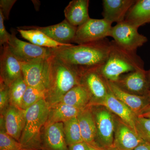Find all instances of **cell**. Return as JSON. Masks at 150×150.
I'll return each instance as SVG.
<instances>
[{"label": "cell", "instance_id": "cell-1", "mask_svg": "<svg viewBox=\"0 0 150 150\" xmlns=\"http://www.w3.org/2000/svg\"><path fill=\"white\" fill-rule=\"evenodd\" d=\"M110 41L106 38L93 43L51 48V53L80 76L100 68L107 60Z\"/></svg>", "mask_w": 150, "mask_h": 150}, {"label": "cell", "instance_id": "cell-2", "mask_svg": "<svg viewBox=\"0 0 150 150\" xmlns=\"http://www.w3.org/2000/svg\"><path fill=\"white\" fill-rule=\"evenodd\" d=\"M48 62L49 78L45 100L51 106L59 103L70 90L81 84V76L53 54Z\"/></svg>", "mask_w": 150, "mask_h": 150}, {"label": "cell", "instance_id": "cell-3", "mask_svg": "<svg viewBox=\"0 0 150 150\" xmlns=\"http://www.w3.org/2000/svg\"><path fill=\"white\" fill-rule=\"evenodd\" d=\"M107 80L115 83L121 75L144 70V63L136 51H127L110 41V53L106 62L98 69Z\"/></svg>", "mask_w": 150, "mask_h": 150}, {"label": "cell", "instance_id": "cell-4", "mask_svg": "<svg viewBox=\"0 0 150 150\" xmlns=\"http://www.w3.org/2000/svg\"><path fill=\"white\" fill-rule=\"evenodd\" d=\"M49 107L43 99L25 110V125L20 140L25 150H41V134L48 119Z\"/></svg>", "mask_w": 150, "mask_h": 150}, {"label": "cell", "instance_id": "cell-5", "mask_svg": "<svg viewBox=\"0 0 150 150\" xmlns=\"http://www.w3.org/2000/svg\"><path fill=\"white\" fill-rule=\"evenodd\" d=\"M96 129L97 144L105 149L112 148L115 127V116L102 106H91Z\"/></svg>", "mask_w": 150, "mask_h": 150}, {"label": "cell", "instance_id": "cell-6", "mask_svg": "<svg viewBox=\"0 0 150 150\" xmlns=\"http://www.w3.org/2000/svg\"><path fill=\"white\" fill-rule=\"evenodd\" d=\"M138 28L124 21L112 27L109 36L121 48L127 51H137L148 40L146 37L139 33Z\"/></svg>", "mask_w": 150, "mask_h": 150}, {"label": "cell", "instance_id": "cell-7", "mask_svg": "<svg viewBox=\"0 0 150 150\" xmlns=\"http://www.w3.org/2000/svg\"><path fill=\"white\" fill-rule=\"evenodd\" d=\"M112 24L104 18H91L77 28L73 43L81 45L105 39L110 35Z\"/></svg>", "mask_w": 150, "mask_h": 150}, {"label": "cell", "instance_id": "cell-8", "mask_svg": "<svg viewBox=\"0 0 150 150\" xmlns=\"http://www.w3.org/2000/svg\"><path fill=\"white\" fill-rule=\"evenodd\" d=\"M12 54L21 63H29L48 58L52 55L51 48H43L19 39L12 31L8 43Z\"/></svg>", "mask_w": 150, "mask_h": 150}, {"label": "cell", "instance_id": "cell-9", "mask_svg": "<svg viewBox=\"0 0 150 150\" xmlns=\"http://www.w3.org/2000/svg\"><path fill=\"white\" fill-rule=\"evenodd\" d=\"M48 58L38 59L29 63H21L22 71L28 86L48 87L49 65Z\"/></svg>", "mask_w": 150, "mask_h": 150}, {"label": "cell", "instance_id": "cell-10", "mask_svg": "<svg viewBox=\"0 0 150 150\" xmlns=\"http://www.w3.org/2000/svg\"><path fill=\"white\" fill-rule=\"evenodd\" d=\"M81 84L86 89L91 99L90 106H93L105 98L109 92L106 80L97 69L83 73L81 77Z\"/></svg>", "mask_w": 150, "mask_h": 150}, {"label": "cell", "instance_id": "cell-11", "mask_svg": "<svg viewBox=\"0 0 150 150\" xmlns=\"http://www.w3.org/2000/svg\"><path fill=\"white\" fill-rule=\"evenodd\" d=\"M114 83L124 91L136 95L147 96L150 92L147 71L145 70L122 75Z\"/></svg>", "mask_w": 150, "mask_h": 150}, {"label": "cell", "instance_id": "cell-12", "mask_svg": "<svg viewBox=\"0 0 150 150\" xmlns=\"http://www.w3.org/2000/svg\"><path fill=\"white\" fill-rule=\"evenodd\" d=\"M22 76L21 62L12 54L8 44L3 45L0 56V80L9 86Z\"/></svg>", "mask_w": 150, "mask_h": 150}, {"label": "cell", "instance_id": "cell-13", "mask_svg": "<svg viewBox=\"0 0 150 150\" xmlns=\"http://www.w3.org/2000/svg\"><path fill=\"white\" fill-rule=\"evenodd\" d=\"M18 28L38 30L58 43L69 45L73 43L77 28L73 26L65 19L60 23L46 27L30 26H23Z\"/></svg>", "mask_w": 150, "mask_h": 150}, {"label": "cell", "instance_id": "cell-14", "mask_svg": "<svg viewBox=\"0 0 150 150\" xmlns=\"http://www.w3.org/2000/svg\"><path fill=\"white\" fill-rule=\"evenodd\" d=\"M144 140L120 118L115 116V127L112 148L116 150H134Z\"/></svg>", "mask_w": 150, "mask_h": 150}, {"label": "cell", "instance_id": "cell-15", "mask_svg": "<svg viewBox=\"0 0 150 150\" xmlns=\"http://www.w3.org/2000/svg\"><path fill=\"white\" fill-rule=\"evenodd\" d=\"M64 123L45 125L41 134V150H68Z\"/></svg>", "mask_w": 150, "mask_h": 150}, {"label": "cell", "instance_id": "cell-16", "mask_svg": "<svg viewBox=\"0 0 150 150\" xmlns=\"http://www.w3.org/2000/svg\"><path fill=\"white\" fill-rule=\"evenodd\" d=\"M97 105L107 108L137 134L136 128L137 115L126 105L115 97L110 90L103 100L93 106Z\"/></svg>", "mask_w": 150, "mask_h": 150}, {"label": "cell", "instance_id": "cell-17", "mask_svg": "<svg viewBox=\"0 0 150 150\" xmlns=\"http://www.w3.org/2000/svg\"><path fill=\"white\" fill-rule=\"evenodd\" d=\"M2 117L6 133L20 142L25 123V110L10 105Z\"/></svg>", "mask_w": 150, "mask_h": 150}, {"label": "cell", "instance_id": "cell-18", "mask_svg": "<svg viewBox=\"0 0 150 150\" xmlns=\"http://www.w3.org/2000/svg\"><path fill=\"white\" fill-rule=\"evenodd\" d=\"M136 1L135 0H103V18L111 23L124 21L126 15Z\"/></svg>", "mask_w": 150, "mask_h": 150}, {"label": "cell", "instance_id": "cell-19", "mask_svg": "<svg viewBox=\"0 0 150 150\" xmlns=\"http://www.w3.org/2000/svg\"><path fill=\"white\" fill-rule=\"evenodd\" d=\"M106 82L109 90L114 96L128 106L137 116L149 104L148 95L142 96L133 94L121 89L112 82L107 80Z\"/></svg>", "mask_w": 150, "mask_h": 150}, {"label": "cell", "instance_id": "cell-20", "mask_svg": "<svg viewBox=\"0 0 150 150\" xmlns=\"http://www.w3.org/2000/svg\"><path fill=\"white\" fill-rule=\"evenodd\" d=\"M89 0H73L64 11L65 19L73 26L78 28L90 19L88 13Z\"/></svg>", "mask_w": 150, "mask_h": 150}, {"label": "cell", "instance_id": "cell-21", "mask_svg": "<svg viewBox=\"0 0 150 150\" xmlns=\"http://www.w3.org/2000/svg\"><path fill=\"white\" fill-rule=\"evenodd\" d=\"M77 118L83 142L89 144L98 145L96 126L91 106L83 109Z\"/></svg>", "mask_w": 150, "mask_h": 150}, {"label": "cell", "instance_id": "cell-22", "mask_svg": "<svg viewBox=\"0 0 150 150\" xmlns=\"http://www.w3.org/2000/svg\"><path fill=\"white\" fill-rule=\"evenodd\" d=\"M126 22L139 28L150 23V0H137L126 15Z\"/></svg>", "mask_w": 150, "mask_h": 150}, {"label": "cell", "instance_id": "cell-23", "mask_svg": "<svg viewBox=\"0 0 150 150\" xmlns=\"http://www.w3.org/2000/svg\"><path fill=\"white\" fill-rule=\"evenodd\" d=\"M83 109L58 103L49 107L48 119L45 125L64 123L72 118L77 117Z\"/></svg>", "mask_w": 150, "mask_h": 150}, {"label": "cell", "instance_id": "cell-24", "mask_svg": "<svg viewBox=\"0 0 150 150\" xmlns=\"http://www.w3.org/2000/svg\"><path fill=\"white\" fill-rule=\"evenodd\" d=\"M59 103L83 109L90 106L91 99L86 89L80 84L70 90Z\"/></svg>", "mask_w": 150, "mask_h": 150}, {"label": "cell", "instance_id": "cell-25", "mask_svg": "<svg viewBox=\"0 0 150 150\" xmlns=\"http://www.w3.org/2000/svg\"><path fill=\"white\" fill-rule=\"evenodd\" d=\"M17 31L21 37L30 42L31 43L40 46L48 48H57L59 47L71 46L64 45L58 43L48 37L43 32L35 29H23L18 28Z\"/></svg>", "mask_w": 150, "mask_h": 150}, {"label": "cell", "instance_id": "cell-26", "mask_svg": "<svg viewBox=\"0 0 150 150\" xmlns=\"http://www.w3.org/2000/svg\"><path fill=\"white\" fill-rule=\"evenodd\" d=\"M64 130L68 146L84 142L77 117L64 122Z\"/></svg>", "mask_w": 150, "mask_h": 150}, {"label": "cell", "instance_id": "cell-27", "mask_svg": "<svg viewBox=\"0 0 150 150\" xmlns=\"http://www.w3.org/2000/svg\"><path fill=\"white\" fill-rule=\"evenodd\" d=\"M27 87L23 76L9 86L10 105L21 108L23 98Z\"/></svg>", "mask_w": 150, "mask_h": 150}, {"label": "cell", "instance_id": "cell-28", "mask_svg": "<svg viewBox=\"0 0 150 150\" xmlns=\"http://www.w3.org/2000/svg\"><path fill=\"white\" fill-rule=\"evenodd\" d=\"M46 89L43 87L28 86L22 102V109L27 110L43 99H45Z\"/></svg>", "mask_w": 150, "mask_h": 150}, {"label": "cell", "instance_id": "cell-29", "mask_svg": "<svg viewBox=\"0 0 150 150\" xmlns=\"http://www.w3.org/2000/svg\"><path fill=\"white\" fill-rule=\"evenodd\" d=\"M0 122V150H25L20 142L6 133L2 117Z\"/></svg>", "mask_w": 150, "mask_h": 150}, {"label": "cell", "instance_id": "cell-30", "mask_svg": "<svg viewBox=\"0 0 150 150\" xmlns=\"http://www.w3.org/2000/svg\"><path fill=\"white\" fill-rule=\"evenodd\" d=\"M136 128L137 134L145 142L150 143V119L137 117Z\"/></svg>", "mask_w": 150, "mask_h": 150}, {"label": "cell", "instance_id": "cell-31", "mask_svg": "<svg viewBox=\"0 0 150 150\" xmlns=\"http://www.w3.org/2000/svg\"><path fill=\"white\" fill-rule=\"evenodd\" d=\"M10 105L9 86L0 80V113L2 115Z\"/></svg>", "mask_w": 150, "mask_h": 150}, {"label": "cell", "instance_id": "cell-32", "mask_svg": "<svg viewBox=\"0 0 150 150\" xmlns=\"http://www.w3.org/2000/svg\"><path fill=\"white\" fill-rule=\"evenodd\" d=\"M4 20L2 11L0 10V45L1 46L8 44L11 36V34L6 30L4 23Z\"/></svg>", "mask_w": 150, "mask_h": 150}, {"label": "cell", "instance_id": "cell-33", "mask_svg": "<svg viewBox=\"0 0 150 150\" xmlns=\"http://www.w3.org/2000/svg\"><path fill=\"white\" fill-rule=\"evenodd\" d=\"M16 0H1L0 10L2 11L5 20H8L10 13Z\"/></svg>", "mask_w": 150, "mask_h": 150}, {"label": "cell", "instance_id": "cell-34", "mask_svg": "<svg viewBox=\"0 0 150 150\" xmlns=\"http://www.w3.org/2000/svg\"><path fill=\"white\" fill-rule=\"evenodd\" d=\"M137 117L150 118V103L142 110Z\"/></svg>", "mask_w": 150, "mask_h": 150}, {"label": "cell", "instance_id": "cell-35", "mask_svg": "<svg viewBox=\"0 0 150 150\" xmlns=\"http://www.w3.org/2000/svg\"><path fill=\"white\" fill-rule=\"evenodd\" d=\"M68 150H86V145L84 142L79 143L69 146Z\"/></svg>", "mask_w": 150, "mask_h": 150}, {"label": "cell", "instance_id": "cell-36", "mask_svg": "<svg viewBox=\"0 0 150 150\" xmlns=\"http://www.w3.org/2000/svg\"><path fill=\"white\" fill-rule=\"evenodd\" d=\"M134 150H150V143L144 141Z\"/></svg>", "mask_w": 150, "mask_h": 150}, {"label": "cell", "instance_id": "cell-37", "mask_svg": "<svg viewBox=\"0 0 150 150\" xmlns=\"http://www.w3.org/2000/svg\"><path fill=\"white\" fill-rule=\"evenodd\" d=\"M86 144V143H85ZM86 150H108L98 145H93L86 144Z\"/></svg>", "mask_w": 150, "mask_h": 150}, {"label": "cell", "instance_id": "cell-38", "mask_svg": "<svg viewBox=\"0 0 150 150\" xmlns=\"http://www.w3.org/2000/svg\"><path fill=\"white\" fill-rule=\"evenodd\" d=\"M147 76L148 81L150 86V69L147 71Z\"/></svg>", "mask_w": 150, "mask_h": 150}, {"label": "cell", "instance_id": "cell-39", "mask_svg": "<svg viewBox=\"0 0 150 150\" xmlns=\"http://www.w3.org/2000/svg\"><path fill=\"white\" fill-rule=\"evenodd\" d=\"M108 150H115V149H114V148H110V149H108Z\"/></svg>", "mask_w": 150, "mask_h": 150}, {"label": "cell", "instance_id": "cell-40", "mask_svg": "<svg viewBox=\"0 0 150 150\" xmlns=\"http://www.w3.org/2000/svg\"><path fill=\"white\" fill-rule=\"evenodd\" d=\"M148 97H149V100L150 103V93H149V94L148 95Z\"/></svg>", "mask_w": 150, "mask_h": 150}, {"label": "cell", "instance_id": "cell-41", "mask_svg": "<svg viewBox=\"0 0 150 150\" xmlns=\"http://www.w3.org/2000/svg\"><path fill=\"white\" fill-rule=\"evenodd\" d=\"M115 150H116V149H115Z\"/></svg>", "mask_w": 150, "mask_h": 150}]
</instances>
